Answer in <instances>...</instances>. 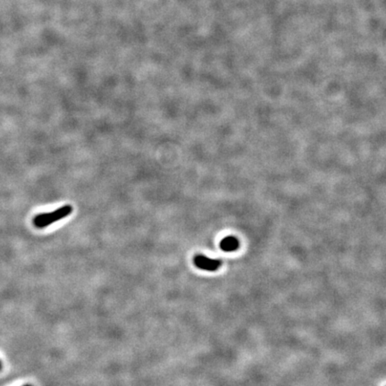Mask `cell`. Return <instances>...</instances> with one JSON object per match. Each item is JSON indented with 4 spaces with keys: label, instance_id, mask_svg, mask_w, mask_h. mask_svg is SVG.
Listing matches in <instances>:
<instances>
[{
    "label": "cell",
    "instance_id": "1",
    "mask_svg": "<svg viewBox=\"0 0 386 386\" xmlns=\"http://www.w3.org/2000/svg\"><path fill=\"white\" fill-rule=\"evenodd\" d=\"M73 211H74V208L72 206L66 205V206H63V207H61L58 209L53 211V212L43 213V214L36 216L35 218H33L32 223L37 228H45V227H48L49 225L59 221L61 219L67 218L68 216H70L73 213Z\"/></svg>",
    "mask_w": 386,
    "mask_h": 386
},
{
    "label": "cell",
    "instance_id": "2",
    "mask_svg": "<svg viewBox=\"0 0 386 386\" xmlns=\"http://www.w3.org/2000/svg\"><path fill=\"white\" fill-rule=\"evenodd\" d=\"M193 262L195 267L200 268L201 270L208 271V272H215L219 269L221 267V261L218 260H212L207 258L205 255H196L193 259Z\"/></svg>",
    "mask_w": 386,
    "mask_h": 386
},
{
    "label": "cell",
    "instance_id": "3",
    "mask_svg": "<svg viewBox=\"0 0 386 386\" xmlns=\"http://www.w3.org/2000/svg\"><path fill=\"white\" fill-rule=\"evenodd\" d=\"M239 246V241L233 236H227L220 242V248L225 252H233L238 249Z\"/></svg>",
    "mask_w": 386,
    "mask_h": 386
},
{
    "label": "cell",
    "instance_id": "4",
    "mask_svg": "<svg viewBox=\"0 0 386 386\" xmlns=\"http://www.w3.org/2000/svg\"><path fill=\"white\" fill-rule=\"evenodd\" d=\"M2 369V362L0 361V370Z\"/></svg>",
    "mask_w": 386,
    "mask_h": 386
},
{
    "label": "cell",
    "instance_id": "5",
    "mask_svg": "<svg viewBox=\"0 0 386 386\" xmlns=\"http://www.w3.org/2000/svg\"><path fill=\"white\" fill-rule=\"evenodd\" d=\"M24 386H32V385H31V384H25V385H24Z\"/></svg>",
    "mask_w": 386,
    "mask_h": 386
}]
</instances>
